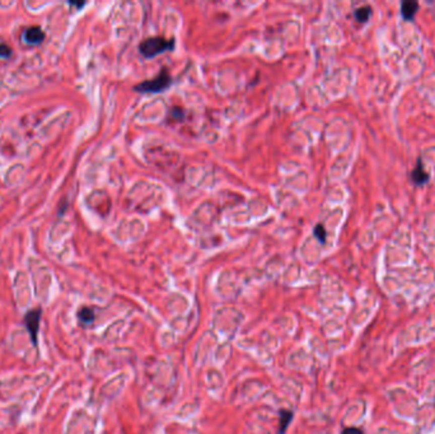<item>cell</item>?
I'll return each instance as SVG.
<instances>
[{
  "label": "cell",
  "mask_w": 435,
  "mask_h": 434,
  "mask_svg": "<svg viewBox=\"0 0 435 434\" xmlns=\"http://www.w3.org/2000/svg\"><path fill=\"white\" fill-rule=\"evenodd\" d=\"M341 434H364L363 430L359 428H354V426H350V428H346L342 430Z\"/></svg>",
  "instance_id": "obj_12"
},
{
  "label": "cell",
  "mask_w": 435,
  "mask_h": 434,
  "mask_svg": "<svg viewBox=\"0 0 435 434\" xmlns=\"http://www.w3.org/2000/svg\"><path fill=\"white\" fill-rule=\"evenodd\" d=\"M43 38H45V33L40 27H30V28H27L23 35L24 42L32 46L40 45Z\"/></svg>",
  "instance_id": "obj_4"
},
{
  "label": "cell",
  "mask_w": 435,
  "mask_h": 434,
  "mask_svg": "<svg viewBox=\"0 0 435 434\" xmlns=\"http://www.w3.org/2000/svg\"><path fill=\"white\" fill-rule=\"evenodd\" d=\"M73 6H77V7H82V6H84V3H72Z\"/></svg>",
  "instance_id": "obj_13"
},
{
  "label": "cell",
  "mask_w": 435,
  "mask_h": 434,
  "mask_svg": "<svg viewBox=\"0 0 435 434\" xmlns=\"http://www.w3.org/2000/svg\"><path fill=\"white\" fill-rule=\"evenodd\" d=\"M294 413L291 410H285L281 409L279 411V420H280V426H279V434H285L286 429H288L289 424L293 420Z\"/></svg>",
  "instance_id": "obj_6"
},
{
  "label": "cell",
  "mask_w": 435,
  "mask_h": 434,
  "mask_svg": "<svg viewBox=\"0 0 435 434\" xmlns=\"http://www.w3.org/2000/svg\"><path fill=\"white\" fill-rule=\"evenodd\" d=\"M172 77L167 69H162V72L155 78L139 83L134 87V89L140 93H155L167 89L171 85Z\"/></svg>",
  "instance_id": "obj_2"
},
{
  "label": "cell",
  "mask_w": 435,
  "mask_h": 434,
  "mask_svg": "<svg viewBox=\"0 0 435 434\" xmlns=\"http://www.w3.org/2000/svg\"><path fill=\"white\" fill-rule=\"evenodd\" d=\"M417 9H419V3H416V2H411V0H409V2H403L402 6H401V12H402L403 18L407 19V21H411V19L414 18Z\"/></svg>",
  "instance_id": "obj_5"
},
{
  "label": "cell",
  "mask_w": 435,
  "mask_h": 434,
  "mask_svg": "<svg viewBox=\"0 0 435 434\" xmlns=\"http://www.w3.org/2000/svg\"><path fill=\"white\" fill-rule=\"evenodd\" d=\"M370 14H371L370 7H361V8H358L355 11V18L358 19L359 22H361V23H364V22H368Z\"/></svg>",
  "instance_id": "obj_9"
},
{
  "label": "cell",
  "mask_w": 435,
  "mask_h": 434,
  "mask_svg": "<svg viewBox=\"0 0 435 434\" xmlns=\"http://www.w3.org/2000/svg\"><path fill=\"white\" fill-rule=\"evenodd\" d=\"M12 53L11 48H9V46H7L6 43H0V58L2 59H7V58H9Z\"/></svg>",
  "instance_id": "obj_11"
},
{
  "label": "cell",
  "mask_w": 435,
  "mask_h": 434,
  "mask_svg": "<svg viewBox=\"0 0 435 434\" xmlns=\"http://www.w3.org/2000/svg\"><path fill=\"white\" fill-rule=\"evenodd\" d=\"M40 320H41V309L36 308L32 311L27 312L26 317H24V321H26V326L28 329V333H30L31 340L32 343L37 344V334L38 329H40Z\"/></svg>",
  "instance_id": "obj_3"
},
{
  "label": "cell",
  "mask_w": 435,
  "mask_h": 434,
  "mask_svg": "<svg viewBox=\"0 0 435 434\" xmlns=\"http://www.w3.org/2000/svg\"><path fill=\"white\" fill-rule=\"evenodd\" d=\"M411 176H412V181H414L415 185H422L429 180V175H427L426 171L424 170V167H422L420 160L419 163H417V167L412 171Z\"/></svg>",
  "instance_id": "obj_7"
},
{
  "label": "cell",
  "mask_w": 435,
  "mask_h": 434,
  "mask_svg": "<svg viewBox=\"0 0 435 434\" xmlns=\"http://www.w3.org/2000/svg\"><path fill=\"white\" fill-rule=\"evenodd\" d=\"M313 233H315L316 238H317V240L320 241L321 243L326 242V229H325V227L322 226V224H317V226L315 227V231H313Z\"/></svg>",
  "instance_id": "obj_10"
},
{
  "label": "cell",
  "mask_w": 435,
  "mask_h": 434,
  "mask_svg": "<svg viewBox=\"0 0 435 434\" xmlns=\"http://www.w3.org/2000/svg\"><path fill=\"white\" fill-rule=\"evenodd\" d=\"M78 317H79L80 322L84 323V325H89L94 321L96 314H94L93 309L89 308V307H82L78 312Z\"/></svg>",
  "instance_id": "obj_8"
},
{
  "label": "cell",
  "mask_w": 435,
  "mask_h": 434,
  "mask_svg": "<svg viewBox=\"0 0 435 434\" xmlns=\"http://www.w3.org/2000/svg\"><path fill=\"white\" fill-rule=\"evenodd\" d=\"M174 48V40L173 38H167L164 37H149L147 40L143 41L139 45V51L143 56L150 59V58H154V56L159 55L162 52H166V51H171Z\"/></svg>",
  "instance_id": "obj_1"
}]
</instances>
